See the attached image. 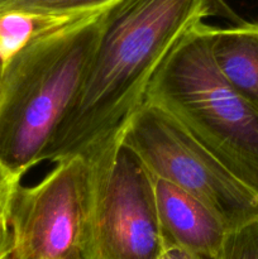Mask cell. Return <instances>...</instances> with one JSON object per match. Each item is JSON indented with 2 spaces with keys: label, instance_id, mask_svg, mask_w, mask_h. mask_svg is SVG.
Masks as SVG:
<instances>
[{
  "label": "cell",
  "instance_id": "obj_1",
  "mask_svg": "<svg viewBox=\"0 0 258 259\" xmlns=\"http://www.w3.org/2000/svg\"><path fill=\"white\" fill-rule=\"evenodd\" d=\"M217 14L243 22L220 0H121L106 9L77 96L42 162H91L118 146L159 66L192 27Z\"/></svg>",
  "mask_w": 258,
  "mask_h": 259
},
{
  "label": "cell",
  "instance_id": "obj_2",
  "mask_svg": "<svg viewBox=\"0 0 258 259\" xmlns=\"http://www.w3.org/2000/svg\"><path fill=\"white\" fill-rule=\"evenodd\" d=\"M105 10L38 39L5 65L0 91V163L22 179L43 154L77 96Z\"/></svg>",
  "mask_w": 258,
  "mask_h": 259
},
{
  "label": "cell",
  "instance_id": "obj_3",
  "mask_svg": "<svg viewBox=\"0 0 258 259\" xmlns=\"http://www.w3.org/2000/svg\"><path fill=\"white\" fill-rule=\"evenodd\" d=\"M206 25L199 23L180 39L152 78L146 101L174 116L258 192V111L218 71Z\"/></svg>",
  "mask_w": 258,
  "mask_h": 259
},
{
  "label": "cell",
  "instance_id": "obj_4",
  "mask_svg": "<svg viewBox=\"0 0 258 259\" xmlns=\"http://www.w3.org/2000/svg\"><path fill=\"white\" fill-rule=\"evenodd\" d=\"M121 143L138 156L152 176L206 205L228 232L258 219V192L158 106L144 101L124 129Z\"/></svg>",
  "mask_w": 258,
  "mask_h": 259
},
{
  "label": "cell",
  "instance_id": "obj_5",
  "mask_svg": "<svg viewBox=\"0 0 258 259\" xmlns=\"http://www.w3.org/2000/svg\"><path fill=\"white\" fill-rule=\"evenodd\" d=\"M88 163L90 202L81 259H161L167 243L151 172L121 142Z\"/></svg>",
  "mask_w": 258,
  "mask_h": 259
},
{
  "label": "cell",
  "instance_id": "obj_6",
  "mask_svg": "<svg viewBox=\"0 0 258 259\" xmlns=\"http://www.w3.org/2000/svg\"><path fill=\"white\" fill-rule=\"evenodd\" d=\"M90 202V166L57 162L37 185H19L8 212L14 259H81Z\"/></svg>",
  "mask_w": 258,
  "mask_h": 259
},
{
  "label": "cell",
  "instance_id": "obj_7",
  "mask_svg": "<svg viewBox=\"0 0 258 259\" xmlns=\"http://www.w3.org/2000/svg\"><path fill=\"white\" fill-rule=\"evenodd\" d=\"M154 200L167 247L200 259H217L228 229L196 197L153 176Z\"/></svg>",
  "mask_w": 258,
  "mask_h": 259
},
{
  "label": "cell",
  "instance_id": "obj_8",
  "mask_svg": "<svg viewBox=\"0 0 258 259\" xmlns=\"http://www.w3.org/2000/svg\"><path fill=\"white\" fill-rule=\"evenodd\" d=\"M211 58L230 88L258 111V23L206 25Z\"/></svg>",
  "mask_w": 258,
  "mask_h": 259
},
{
  "label": "cell",
  "instance_id": "obj_9",
  "mask_svg": "<svg viewBox=\"0 0 258 259\" xmlns=\"http://www.w3.org/2000/svg\"><path fill=\"white\" fill-rule=\"evenodd\" d=\"M77 19L25 12L0 13V60L7 65L29 45Z\"/></svg>",
  "mask_w": 258,
  "mask_h": 259
},
{
  "label": "cell",
  "instance_id": "obj_10",
  "mask_svg": "<svg viewBox=\"0 0 258 259\" xmlns=\"http://www.w3.org/2000/svg\"><path fill=\"white\" fill-rule=\"evenodd\" d=\"M121 0H0V13L25 12L82 18L104 12Z\"/></svg>",
  "mask_w": 258,
  "mask_h": 259
},
{
  "label": "cell",
  "instance_id": "obj_11",
  "mask_svg": "<svg viewBox=\"0 0 258 259\" xmlns=\"http://www.w3.org/2000/svg\"><path fill=\"white\" fill-rule=\"evenodd\" d=\"M217 259H258V219L228 232Z\"/></svg>",
  "mask_w": 258,
  "mask_h": 259
},
{
  "label": "cell",
  "instance_id": "obj_12",
  "mask_svg": "<svg viewBox=\"0 0 258 259\" xmlns=\"http://www.w3.org/2000/svg\"><path fill=\"white\" fill-rule=\"evenodd\" d=\"M20 177L15 176L0 163V225L8 224V212L15 190L20 185Z\"/></svg>",
  "mask_w": 258,
  "mask_h": 259
},
{
  "label": "cell",
  "instance_id": "obj_13",
  "mask_svg": "<svg viewBox=\"0 0 258 259\" xmlns=\"http://www.w3.org/2000/svg\"><path fill=\"white\" fill-rule=\"evenodd\" d=\"M0 259H14L13 240L9 225H0Z\"/></svg>",
  "mask_w": 258,
  "mask_h": 259
},
{
  "label": "cell",
  "instance_id": "obj_14",
  "mask_svg": "<svg viewBox=\"0 0 258 259\" xmlns=\"http://www.w3.org/2000/svg\"><path fill=\"white\" fill-rule=\"evenodd\" d=\"M161 259H200L191 253L177 247H167Z\"/></svg>",
  "mask_w": 258,
  "mask_h": 259
},
{
  "label": "cell",
  "instance_id": "obj_15",
  "mask_svg": "<svg viewBox=\"0 0 258 259\" xmlns=\"http://www.w3.org/2000/svg\"><path fill=\"white\" fill-rule=\"evenodd\" d=\"M4 71H5V63L0 60V91H2L3 85V77H4Z\"/></svg>",
  "mask_w": 258,
  "mask_h": 259
},
{
  "label": "cell",
  "instance_id": "obj_16",
  "mask_svg": "<svg viewBox=\"0 0 258 259\" xmlns=\"http://www.w3.org/2000/svg\"><path fill=\"white\" fill-rule=\"evenodd\" d=\"M2 225H3V224H2Z\"/></svg>",
  "mask_w": 258,
  "mask_h": 259
}]
</instances>
